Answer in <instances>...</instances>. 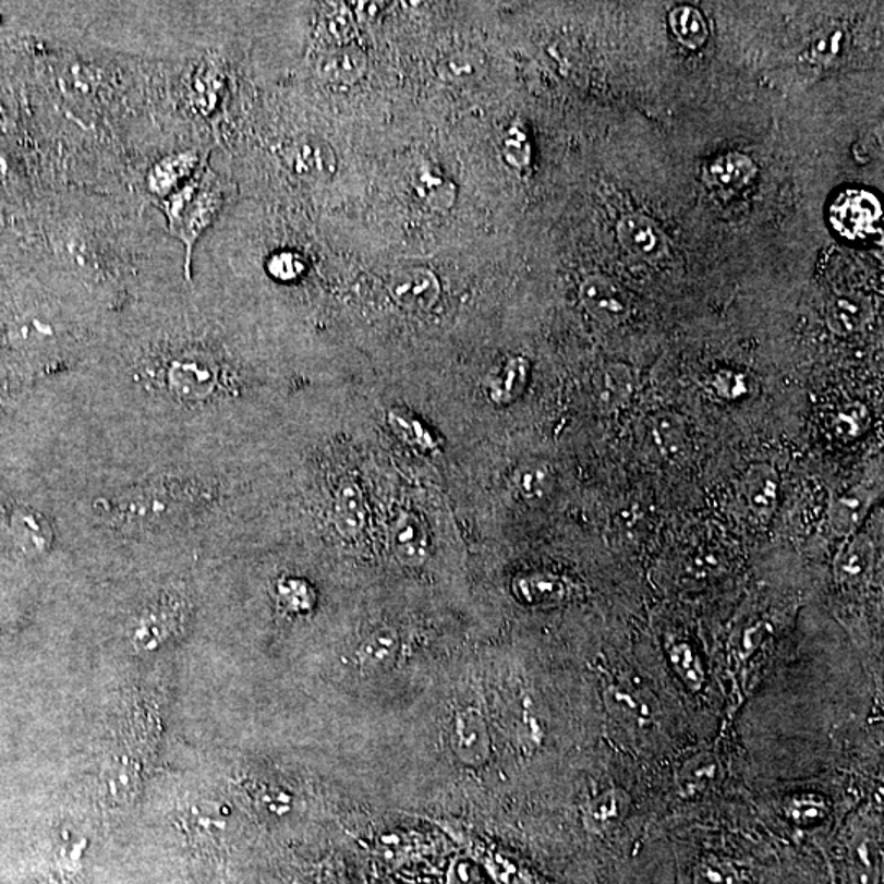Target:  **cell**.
I'll return each instance as SVG.
<instances>
[{
	"label": "cell",
	"mask_w": 884,
	"mask_h": 884,
	"mask_svg": "<svg viewBox=\"0 0 884 884\" xmlns=\"http://www.w3.org/2000/svg\"><path fill=\"white\" fill-rule=\"evenodd\" d=\"M316 37L328 47V50L352 45L358 37V22L351 9L344 5L328 9L319 19Z\"/></svg>",
	"instance_id": "25"
},
{
	"label": "cell",
	"mask_w": 884,
	"mask_h": 884,
	"mask_svg": "<svg viewBox=\"0 0 884 884\" xmlns=\"http://www.w3.org/2000/svg\"><path fill=\"white\" fill-rule=\"evenodd\" d=\"M844 45L845 32L841 28L822 32L809 47V58L814 63H831L841 53Z\"/></svg>",
	"instance_id": "31"
},
{
	"label": "cell",
	"mask_w": 884,
	"mask_h": 884,
	"mask_svg": "<svg viewBox=\"0 0 884 884\" xmlns=\"http://www.w3.org/2000/svg\"><path fill=\"white\" fill-rule=\"evenodd\" d=\"M580 300L586 312L605 326L622 325L631 315V299L615 280L590 276L580 286Z\"/></svg>",
	"instance_id": "4"
},
{
	"label": "cell",
	"mask_w": 884,
	"mask_h": 884,
	"mask_svg": "<svg viewBox=\"0 0 884 884\" xmlns=\"http://www.w3.org/2000/svg\"><path fill=\"white\" fill-rule=\"evenodd\" d=\"M451 747L459 760L468 766H481L492 752L491 734L481 711L465 707L458 711L451 724Z\"/></svg>",
	"instance_id": "5"
},
{
	"label": "cell",
	"mask_w": 884,
	"mask_h": 884,
	"mask_svg": "<svg viewBox=\"0 0 884 884\" xmlns=\"http://www.w3.org/2000/svg\"><path fill=\"white\" fill-rule=\"evenodd\" d=\"M870 421L871 414L867 404L860 403V401H851V403L844 404L832 416L831 427L838 439L855 440L867 433Z\"/></svg>",
	"instance_id": "28"
},
{
	"label": "cell",
	"mask_w": 884,
	"mask_h": 884,
	"mask_svg": "<svg viewBox=\"0 0 884 884\" xmlns=\"http://www.w3.org/2000/svg\"><path fill=\"white\" fill-rule=\"evenodd\" d=\"M629 811V798L622 789L613 788L593 798L583 811L586 828L603 834L622 821Z\"/></svg>",
	"instance_id": "23"
},
{
	"label": "cell",
	"mask_w": 884,
	"mask_h": 884,
	"mask_svg": "<svg viewBox=\"0 0 884 884\" xmlns=\"http://www.w3.org/2000/svg\"><path fill=\"white\" fill-rule=\"evenodd\" d=\"M367 71V57L354 45L329 48L319 55L315 64L316 77L322 83L335 87L354 86Z\"/></svg>",
	"instance_id": "12"
},
{
	"label": "cell",
	"mask_w": 884,
	"mask_h": 884,
	"mask_svg": "<svg viewBox=\"0 0 884 884\" xmlns=\"http://www.w3.org/2000/svg\"><path fill=\"white\" fill-rule=\"evenodd\" d=\"M401 641L397 629L382 626L368 632L359 644L355 657L365 674H384L393 668L400 655Z\"/></svg>",
	"instance_id": "14"
},
{
	"label": "cell",
	"mask_w": 884,
	"mask_h": 884,
	"mask_svg": "<svg viewBox=\"0 0 884 884\" xmlns=\"http://www.w3.org/2000/svg\"><path fill=\"white\" fill-rule=\"evenodd\" d=\"M283 168L305 184H326L338 171V158L328 142L313 135H299L279 149Z\"/></svg>",
	"instance_id": "2"
},
{
	"label": "cell",
	"mask_w": 884,
	"mask_h": 884,
	"mask_svg": "<svg viewBox=\"0 0 884 884\" xmlns=\"http://www.w3.org/2000/svg\"><path fill=\"white\" fill-rule=\"evenodd\" d=\"M716 763L710 759H694L693 762L688 763L681 773V786L687 791H697V789L706 788L707 783H711L713 776L716 775Z\"/></svg>",
	"instance_id": "34"
},
{
	"label": "cell",
	"mask_w": 884,
	"mask_h": 884,
	"mask_svg": "<svg viewBox=\"0 0 884 884\" xmlns=\"http://www.w3.org/2000/svg\"><path fill=\"white\" fill-rule=\"evenodd\" d=\"M513 589L521 602L534 606L560 605L570 596L567 580L550 572L523 573L514 580Z\"/></svg>",
	"instance_id": "16"
},
{
	"label": "cell",
	"mask_w": 884,
	"mask_h": 884,
	"mask_svg": "<svg viewBox=\"0 0 884 884\" xmlns=\"http://www.w3.org/2000/svg\"><path fill=\"white\" fill-rule=\"evenodd\" d=\"M697 884H739L742 874L736 867L720 860H707L698 868Z\"/></svg>",
	"instance_id": "33"
},
{
	"label": "cell",
	"mask_w": 884,
	"mask_h": 884,
	"mask_svg": "<svg viewBox=\"0 0 884 884\" xmlns=\"http://www.w3.org/2000/svg\"><path fill=\"white\" fill-rule=\"evenodd\" d=\"M832 227L848 241H864L880 231L883 211L876 195L868 191H845L828 210Z\"/></svg>",
	"instance_id": "3"
},
{
	"label": "cell",
	"mask_w": 884,
	"mask_h": 884,
	"mask_svg": "<svg viewBox=\"0 0 884 884\" xmlns=\"http://www.w3.org/2000/svg\"><path fill=\"white\" fill-rule=\"evenodd\" d=\"M668 657L685 680L690 681L693 687H700L703 681V670H701L700 658L690 644L683 641L671 642L668 647Z\"/></svg>",
	"instance_id": "30"
},
{
	"label": "cell",
	"mask_w": 884,
	"mask_h": 884,
	"mask_svg": "<svg viewBox=\"0 0 884 884\" xmlns=\"http://www.w3.org/2000/svg\"><path fill=\"white\" fill-rule=\"evenodd\" d=\"M408 182H410L414 198L431 210H449L458 201V189H456L455 182L431 162H420L414 166Z\"/></svg>",
	"instance_id": "13"
},
{
	"label": "cell",
	"mask_w": 884,
	"mask_h": 884,
	"mask_svg": "<svg viewBox=\"0 0 884 884\" xmlns=\"http://www.w3.org/2000/svg\"><path fill=\"white\" fill-rule=\"evenodd\" d=\"M873 306L863 295H837L828 303L825 319L835 335L848 336L860 331L870 322Z\"/></svg>",
	"instance_id": "18"
},
{
	"label": "cell",
	"mask_w": 884,
	"mask_h": 884,
	"mask_svg": "<svg viewBox=\"0 0 884 884\" xmlns=\"http://www.w3.org/2000/svg\"><path fill=\"white\" fill-rule=\"evenodd\" d=\"M487 60L481 50L461 48L440 58L436 66V76L440 83L452 86H464L481 80L485 73Z\"/></svg>",
	"instance_id": "20"
},
{
	"label": "cell",
	"mask_w": 884,
	"mask_h": 884,
	"mask_svg": "<svg viewBox=\"0 0 884 884\" xmlns=\"http://www.w3.org/2000/svg\"><path fill=\"white\" fill-rule=\"evenodd\" d=\"M230 197L227 179L210 161L178 191L155 205L162 215L166 231L184 247L185 282L192 283V259L202 238L215 227Z\"/></svg>",
	"instance_id": "1"
},
{
	"label": "cell",
	"mask_w": 884,
	"mask_h": 884,
	"mask_svg": "<svg viewBox=\"0 0 884 884\" xmlns=\"http://www.w3.org/2000/svg\"><path fill=\"white\" fill-rule=\"evenodd\" d=\"M511 484L524 504L536 507L549 500L556 491V472L544 459H528L514 469Z\"/></svg>",
	"instance_id": "15"
},
{
	"label": "cell",
	"mask_w": 884,
	"mask_h": 884,
	"mask_svg": "<svg viewBox=\"0 0 884 884\" xmlns=\"http://www.w3.org/2000/svg\"><path fill=\"white\" fill-rule=\"evenodd\" d=\"M876 492L867 485L848 488L844 494L832 498L828 504V526L837 536H853L867 520L868 513L876 504Z\"/></svg>",
	"instance_id": "11"
},
{
	"label": "cell",
	"mask_w": 884,
	"mask_h": 884,
	"mask_svg": "<svg viewBox=\"0 0 884 884\" xmlns=\"http://www.w3.org/2000/svg\"><path fill=\"white\" fill-rule=\"evenodd\" d=\"M267 270L274 279L282 280V282H290V280L300 279L305 273V261L302 256L292 251H282L276 253L267 261Z\"/></svg>",
	"instance_id": "32"
},
{
	"label": "cell",
	"mask_w": 884,
	"mask_h": 884,
	"mask_svg": "<svg viewBox=\"0 0 884 884\" xmlns=\"http://www.w3.org/2000/svg\"><path fill=\"white\" fill-rule=\"evenodd\" d=\"M668 22H670L675 38L690 50H698V48L703 47L707 37H710V31H707L703 14L698 9L691 8V5L675 8L670 12Z\"/></svg>",
	"instance_id": "27"
},
{
	"label": "cell",
	"mask_w": 884,
	"mask_h": 884,
	"mask_svg": "<svg viewBox=\"0 0 884 884\" xmlns=\"http://www.w3.org/2000/svg\"><path fill=\"white\" fill-rule=\"evenodd\" d=\"M593 390L603 410H618L631 400L634 391L631 371L622 364L608 365L596 374Z\"/></svg>",
	"instance_id": "22"
},
{
	"label": "cell",
	"mask_w": 884,
	"mask_h": 884,
	"mask_svg": "<svg viewBox=\"0 0 884 884\" xmlns=\"http://www.w3.org/2000/svg\"><path fill=\"white\" fill-rule=\"evenodd\" d=\"M649 429L658 455L665 459L681 458L688 445L687 421L681 414L674 411L655 413Z\"/></svg>",
	"instance_id": "21"
},
{
	"label": "cell",
	"mask_w": 884,
	"mask_h": 884,
	"mask_svg": "<svg viewBox=\"0 0 884 884\" xmlns=\"http://www.w3.org/2000/svg\"><path fill=\"white\" fill-rule=\"evenodd\" d=\"M505 156L513 166H524L530 161V146L523 133L511 130L505 142Z\"/></svg>",
	"instance_id": "35"
},
{
	"label": "cell",
	"mask_w": 884,
	"mask_h": 884,
	"mask_svg": "<svg viewBox=\"0 0 884 884\" xmlns=\"http://www.w3.org/2000/svg\"><path fill=\"white\" fill-rule=\"evenodd\" d=\"M530 377V362L524 358H513L492 378L488 393L495 403H513L526 388Z\"/></svg>",
	"instance_id": "26"
},
{
	"label": "cell",
	"mask_w": 884,
	"mask_h": 884,
	"mask_svg": "<svg viewBox=\"0 0 884 884\" xmlns=\"http://www.w3.org/2000/svg\"><path fill=\"white\" fill-rule=\"evenodd\" d=\"M12 536L28 556L45 553L51 543L50 524L37 511H15L11 521Z\"/></svg>",
	"instance_id": "24"
},
{
	"label": "cell",
	"mask_w": 884,
	"mask_h": 884,
	"mask_svg": "<svg viewBox=\"0 0 884 884\" xmlns=\"http://www.w3.org/2000/svg\"><path fill=\"white\" fill-rule=\"evenodd\" d=\"M618 240L629 254L647 263H657L668 250L664 231L657 221L644 214L622 217L618 223Z\"/></svg>",
	"instance_id": "7"
},
{
	"label": "cell",
	"mask_w": 884,
	"mask_h": 884,
	"mask_svg": "<svg viewBox=\"0 0 884 884\" xmlns=\"http://www.w3.org/2000/svg\"><path fill=\"white\" fill-rule=\"evenodd\" d=\"M388 290L400 308L410 312H427L440 296V282L427 267L400 269L391 276Z\"/></svg>",
	"instance_id": "6"
},
{
	"label": "cell",
	"mask_w": 884,
	"mask_h": 884,
	"mask_svg": "<svg viewBox=\"0 0 884 884\" xmlns=\"http://www.w3.org/2000/svg\"><path fill=\"white\" fill-rule=\"evenodd\" d=\"M706 390L723 401L742 400L749 393V378L742 372L717 371L707 378Z\"/></svg>",
	"instance_id": "29"
},
{
	"label": "cell",
	"mask_w": 884,
	"mask_h": 884,
	"mask_svg": "<svg viewBox=\"0 0 884 884\" xmlns=\"http://www.w3.org/2000/svg\"><path fill=\"white\" fill-rule=\"evenodd\" d=\"M876 564V546L868 534L848 537L834 560V576L838 585L858 589L870 580Z\"/></svg>",
	"instance_id": "9"
},
{
	"label": "cell",
	"mask_w": 884,
	"mask_h": 884,
	"mask_svg": "<svg viewBox=\"0 0 884 884\" xmlns=\"http://www.w3.org/2000/svg\"><path fill=\"white\" fill-rule=\"evenodd\" d=\"M755 165L742 153L717 156L706 168V182L720 191H739L755 178Z\"/></svg>",
	"instance_id": "19"
},
{
	"label": "cell",
	"mask_w": 884,
	"mask_h": 884,
	"mask_svg": "<svg viewBox=\"0 0 884 884\" xmlns=\"http://www.w3.org/2000/svg\"><path fill=\"white\" fill-rule=\"evenodd\" d=\"M740 494L756 520H772L779 504L778 472L766 462L750 465L743 474Z\"/></svg>",
	"instance_id": "10"
},
{
	"label": "cell",
	"mask_w": 884,
	"mask_h": 884,
	"mask_svg": "<svg viewBox=\"0 0 884 884\" xmlns=\"http://www.w3.org/2000/svg\"><path fill=\"white\" fill-rule=\"evenodd\" d=\"M390 546L401 566L417 569L429 559L431 541L426 524L411 511H400L390 528Z\"/></svg>",
	"instance_id": "8"
},
{
	"label": "cell",
	"mask_w": 884,
	"mask_h": 884,
	"mask_svg": "<svg viewBox=\"0 0 884 884\" xmlns=\"http://www.w3.org/2000/svg\"><path fill=\"white\" fill-rule=\"evenodd\" d=\"M449 884H482L479 868L472 861L458 860L452 864L448 877Z\"/></svg>",
	"instance_id": "36"
},
{
	"label": "cell",
	"mask_w": 884,
	"mask_h": 884,
	"mask_svg": "<svg viewBox=\"0 0 884 884\" xmlns=\"http://www.w3.org/2000/svg\"><path fill=\"white\" fill-rule=\"evenodd\" d=\"M367 520L364 494L354 481H344L339 485L335 498V524L339 536L346 541H355L361 536Z\"/></svg>",
	"instance_id": "17"
}]
</instances>
